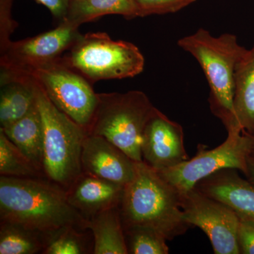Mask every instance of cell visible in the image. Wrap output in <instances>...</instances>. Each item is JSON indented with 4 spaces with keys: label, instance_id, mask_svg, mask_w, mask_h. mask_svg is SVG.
I'll return each instance as SVG.
<instances>
[{
    "label": "cell",
    "instance_id": "obj_24",
    "mask_svg": "<svg viewBox=\"0 0 254 254\" xmlns=\"http://www.w3.org/2000/svg\"><path fill=\"white\" fill-rule=\"evenodd\" d=\"M139 17L152 14H165L180 11L197 0H133Z\"/></svg>",
    "mask_w": 254,
    "mask_h": 254
},
{
    "label": "cell",
    "instance_id": "obj_12",
    "mask_svg": "<svg viewBox=\"0 0 254 254\" xmlns=\"http://www.w3.org/2000/svg\"><path fill=\"white\" fill-rule=\"evenodd\" d=\"M82 173L126 186L137 162L104 137L87 133L81 152Z\"/></svg>",
    "mask_w": 254,
    "mask_h": 254
},
{
    "label": "cell",
    "instance_id": "obj_4",
    "mask_svg": "<svg viewBox=\"0 0 254 254\" xmlns=\"http://www.w3.org/2000/svg\"><path fill=\"white\" fill-rule=\"evenodd\" d=\"M36 101L43 127V173L66 190L83 173L81 158L86 130L58 109L38 83Z\"/></svg>",
    "mask_w": 254,
    "mask_h": 254
},
{
    "label": "cell",
    "instance_id": "obj_1",
    "mask_svg": "<svg viewBox=\"0 0 254 254\" xmlns=\"http://www.w3.org/2000/svg\"><path fill=\"white\" fill-rule=\"evenodd\" d=\"M0 220L46 235L68 227L87 229V220L68 203L66 190L48 179L0 177Z\"/></svg>",
    "mask_w": 254,
    "mask_h": 254
},
{
    "label": "cell",
    "instance_id": "obj_14",
    "mask_svg": "<svg viewBox=\"0 0 254 254\" xmlns=\"http://www.w3.org/2000/svg\"><path fill=\"white\" fill-rule=\"evenodd\" d=\"M124 185L82 173L66 190L68 201L86 220L108 209L120 206Z\"/></svg>",
    "mask_w": 254,
    "mask_h": 254
},
{
    "label": "cell",
    "instance_id": "obj_19",
    "mask_svg": "<svg viewBox=\"0 0 254 254\" xmlns=\"http://www.w3.org/2000/svg\"><path fill=\"white\" fill-rule=\"evenodd\" d=\"M118 14L124 17H139L133 0H69L64 21L78 26L105 15Z\"/></svg>",
    "mask_w": 254,
    "mask_h": 254
},
{
    "label": "cell",
    "instance_id": "obj_20",
    "mask_svg": "<svg viewBox=\"0 0 254 254\" xmlns=\"http://www.w3.org/2000/svg\"><path fill=\"white\" fill-rule=\"evenodd\" d=\"M48 235L5 220L0 221V254L43 253Z\"/></svg>",
    "mask_w": 254,
    "mask_h": 254
},
{
    "label": "cell",
    "instance_id": "obj_29",
    "mask_svg": "<svg viewBox=\"0 0 254 254\" xmlns=\"http://www.w3.org/2000/svg\"><path fill=\"white\" fill-rule=\"evenodd\" d=\"M248 134V133H247ZM250 136L251 141H252V143H251V151L250 156H249V158L254 159V133L253 134H249Z\"/></svg>",
    "mask_w": 254,
    "mask_h": 254
},
{
    "label": "cell",
    "instance_id": "obj_5",
    "mask_svg": "<svg viewBox=\"0 0 254 254\" xmlns=\"http://www.w3.org/2000/svg\"><path fill=\"white\" fill-rule=\"evenodd\" d=\"M155 108L143 92L98 93V103L87 133L104 137L135 162H143L145 126Z\"/></svg>",
    "mask_w": 254,
    "mask_h": 254
},
{
    "label": "cell",
    "instance_id": "obj_21",
    "mask_svg": "<svg viewBox=\"0 0 254 254\" xmlns=\"http://www.w3.org/2000/svg\"><path fill=\"white\" fill-rule=\"evenodd\" d=\"M0 175L18 178H46L41 170L0 128Z\"/></svg>",
    "mask_w": 254,
    "mask_h": 254
},
{
    "label": "cell",
    "instance_id": "obj_13",
    "mask_svg": "<svg viewBox=\"0 0 254 254\" xmlns=\"http://www.w3.org/2000/svg\"><path fill=\"white\" fill-rule=\"evenodd\" d=\"M236 169H223L200 180L194 188L230 207L241 218L254 220V184Z\"/></svg>",
    "mask_w": 254,
    "mask_h": 254
},
{
    "label": "cell",
    "instance_id": "obj_18",
    "mask_svg": "<svg viewBox=\"0 0 254 254\" xmlns=\"http://www.w3.org/2000/svg\"><path fill=\"white\" fill-rule=\"evenodd\" d=\"M0 128L43 173V127L37 101L36 105L23 118L9 126Z\"/></svg>",
    "mask_w": 254,
    "mask_h": 254
},
{
    "label": "cell",
    "instance_id": "obj_15",
    "mask_svg": "<svg viewBox=\"0 0 254 254\" xmlns=\"http://www.w3.org/2000/svg\"><path fill=\"white\" fill-rule=\"evenodd\" d=\"M38 83L30 73L1 67L0 128L12 125L36 104Z\"/></svg>",
    "mask_w": 254,
    "mask_h": 254
},
{
    "label": "cell",
    "instance_id": "obj_2",
    "mask_svg": "<svg viewBox=\"0 0 254 254\" xmlns=\"http://www.w3.org/2000/svg\"><path fill=\"white\" fill-rule=\"evenodd\" d=\"M120 210L123 228L151 227L168 241L190 227L184 218L178 192L143 162L136 163L134 177L125 187Z\"/></svg>",
    "mask_w": 254,
    "mask_h": 254
},
{
    "label": "cell",
    "instance_id": "obj_16",
    "mask_svg": "<svg viewBox=\"0 0 254 254\" xmlns=\"http://www.w3.org/2000/svg\"><path fill=\"white\" fill-rule=\"evenodd\" d=\"M234 109L242 132L254 133V44L246 50L235 71Z\"/></svg>",
    "mask_w": 254,
    "mask_h": 254
},
{
    "label": "cell",
    "instance_id": "obj_6",
    "mask_svg": "<svg viewBox=\"0 0 254 254\" xmlns=\"http://www.w3.org/2000/svg\"><path fill=\"white\" fill-rule=\"evenodd\" d=\"M61 60L91 83L132 78L143 71L145 59L133 43L114 41L107 33L83 35Z\"/></svg>",
    "mask_w": 254,
    "mask_h": 254
},
{
    "label": "cell",
    "instance_id": "obj_28",
    "mask_svg": "<svg viewBox=\"0 0 254 254\" xmlns=\"http://www.w3.org/2000/svg\"><path fill=\"white\" fill-rule=\"evenodd\" d=\"M249 181L254 184V160L248 158L247 162V171L245 175Z\"/></svg>",
    "mask_w": 254,
    "mask_h": 254
},
{
    "label": "cell",
    "instance_id": "obj_7",
    "mask_svg": "<svg viewBox=\"0 0 254 254\" xmlns=\"http://www.w3.org/2000/svg\"><path fill=\"white\" fill-rule=\"evenodd\" d=\"M251 143L247 133L227 132L225 141L216 148L208 149L200 144L193 158L173 168L156 171L179 193L191 190L200 180L223 169H236L245 175Z\"/></svg>",
    "mask_w": 254,
    "mask_h": 254
},
{
    "label": "cell",
    "instance_id": "obj_11",
    "mask_svg": "<svg viewBox=\"0 0 254 254\" xmlns=\"http://www.w3.org/2000/svg\"><path fill=\"white\" fill-rule=\"evenodd\" d=\"M184 138L181 125L155 108L143 131V163L155 170H162L188 160Z\"/></svg>",
    "mask_w": 254,
    "mask_h": 254
},
{
    "label": "cell",
    "instance_id": "obj_26",
    "mask_svg": "<svg viewBox=\"0 0 254 254\" xmlns=\"http://www.w3.org/2000/svg\"><path fill=\"white\" fill-rule=\"evenodd\" d=\"M237 239L240 254H254V220L240 217Z\"/></svg>",
    "mask_w": 254,
    "mask_h": 254
},
{
    "label": "cell",
    "instance_id": "obj_17",
    "mask_svg": "<svg viewBox=\"0 0 254 254\" xmlns=\"http://www.w3.org/2000/svg\"><path fill=\"white\" fill-rule=\"evenodd\" d=\"M94 254H128L120 206L105 210L87 220Z\"/></svg>",
    "mask_w": 254,
    "mask_h": 254
},
{
    "label": "cell",
    "instance_id": "obj_10",
    "mask_svg": "<svg viewBox=\"0 0 254 254\" xmlns=\"http://www.w3.org/2000/svg\"><path fill=\"white\" fill-rule=\"evenodd\" d=\"M78 26L63 21L54 29L33 38L10 41L1 51L0 66L29 72L60 60L81 38Z\"/></svg>",
    "mask_w": 254,
    "mask_h": 254
},
{
    "label": "cell",
    "instance_id": "obj_23",
    "mask_svg": "<svg viewBox=\"0 0 254 254\" xmlns=\"http://www.w3.org/2000/svg\"><path fill=\"white\" fill-rule=\"evenodd\" d=\"M128 254H168L165 237L154 229L141 225L124 227Z\"/></svg>",
    "mask_w": 254,
    "mask_h": 254
},
{
    "label": "cell",
    "instance_id": "obj_27",
    "mask_svg": "<svg viewBox=\"0 0 254 254\" xmlns=\"http://www.w3.org/2000/svg\"><path fill=\"white\" fill-rule=\"evenodd\" d=\"M37 2L44 5L50 10L53 16L63 22L67 13L69 0H36Z\"/></svg>",
    "mask_w": 254,
    "mask_h": 254
},
{
    "label": "cell",
    "instance_id": "obj_22",
    "mask_svg": "<svg viewBox=\"0 0 254 254\" xmlns=\"http://www.w3.org/2000/svg\"><path fill=\"white\" fill-rule=\"evenodd\" d=\"M87 230L68 227L51 234L48 237L43 254H93V240Z\"/></svg>",
    "mask_w": 254,
    "mask_h": 254
},
{
    "label": "cell",
    "instance_id": "obj_25",
    "mask_svg": "<svg viewBox=\"0 0 254 254\" xmlns=\"http://www.w3.org/2000/svg\"><path fill=\"white\" fill-rule=\"evenodd\" d=\"M13 0H0V49L9 43V37L17 26L11 15Z\"/></svg>",
    "mask_w": 254,
    "mask_h": 254
},
{
    "label": "cell",
    "instance_id": "obj_3",
    "mask_svg": "<svg viewBox=\"0 0 254 254\" xmlns=\"http://www.w3.org/2000/svg\"><path fill=\"white\" fill-rule=\"evenodd\" d=\"M177 44L198 61L204 72L210 86L212 113L227 132L242 131L234 109V78L237 62L247 49L239 44L235 35L214 37L203 28L179 40Z\"/></svg>",
    "mask_w": 254,
    "mask_h": 254
},
{
    "label": "cell",
    "instance_id": "obj_9",
    "mask_svg": "<svg viewBox=\"0 0 254 254\" xmlns=\"http://www.w3.org/2000/svg\"><path fill=\"white\" fill-rule=\"evenodd\" d=\"M179 195L185 221L205 232L214 254H240L237 239L240 217L230 207L194 187Z\"/></svg>",
    "mask_w": 254,
    "mask_h": 254
},
{
    "label": "cell",
    "instance_id": "obj_8",
    "mask_svg": "<svg viewBox=\"0 0 254 254\" xmlns=\"http://www.w3.org/2000/svg\"><path fill=\"white\" fill-rule=\"evenodd\" d=\"M26 73L36 79L58 109L87 131L98 103V93L91 82L61 58Z\"/></svg>",
    "mask_w": 254,
    "mask_h": 254
}]
</instances>
